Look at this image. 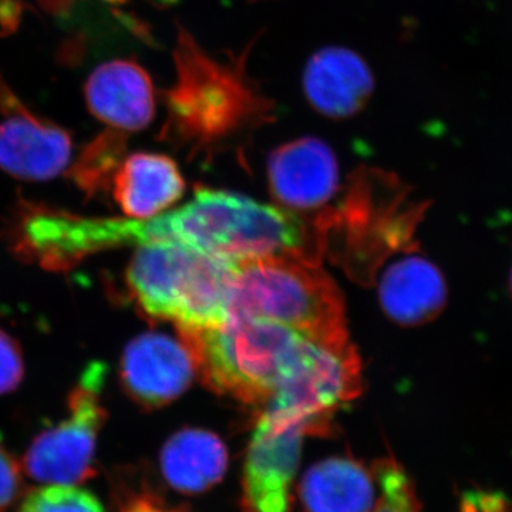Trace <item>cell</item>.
<instances>
[{"instance_id":"ba28073f","label":"cell","mask_w":512,"mask_h":512,"mask_svg":"<svg viewBox=\"0 0 512 512\" xmlns=\"http://www.w3.org/2000/svg\"><path fill=\"white\" fill-rule=\"evenodd\" d=\"M305 436L308 430L298 421L256 413L242 474V512H289Z\"/></svg>"},{"instance_id":"d6986e66","label":"cell","mask_w":512,"mask_h":512,"mask_svg":"<svg viewBox=\"0 0 512 512\" xmlns=\"http://www.w3.org/2000/svg\"><path fill=\"white\" fill-rule=\"evenodd\" d=\"M373 474L380 495L372 512H421L413 481L393 457L377 461Z\"/></svg>"},{"instance_id":"4316f807","label":"cell","mask_w":512,"mask_h":512,"mask_svg":"<svg viewBox=\"0 0 512 512\" xmlns=\"http://www.w3.org/2000/svg\"><path fill=\"white\" fill-rule=\"evenodd\" d=\"M251 2H258V0H251Z\"/></svg>"},{"instance_id":"7a4b0ae2","label":"cell","mask_w":512,"mask_h":512,"mask_svg":"<svg viewBox=\"0 0 512 512\" xmlns=\"http://www.w3.org/2000/svg\"><path fill=\"white\" fill-rule=\"evenodd\" d=\"M138 245L173 241L232 262L305 254L308 231L291 211L234 194L200 187L184 207L136 221ZM312 261V259H311Z\"/></svg>"},{"instance_id":"4fadbf2b","label":"cell","mask_w":512,"mask_h":512,"mask_svg":"<svg viewBox=\"0 0 512 512\" xmlns=\"http://www.w3.org/2000/svg\"><path fill=\"white\" fill-rule=\"evenodd\" d=\"M87 107L114 130L140 131L156 116V90L150 74L134 60L100 64L84 87Z\"/></svg>"},{"instance_id":"d4e9b609","label":"cell","mask_w":512,"mask_h":512,"mask_svg":"<svg viewBox=\"0 0 512 512\" xmlns=\"http://www.w3.org/2000/svg\"><path fill=\"white\" fill-rule=\"evenodd\" d=\"M106 2H111V3H123V2H126V0H106Z\"/></svg>"},{"instance_id":"484cf974","label":"cell","mask_w":512,"mask_h":512,"mask_svg":"<svg viewBox=\"0 0 512 512\" xmlns=\"http://www.w3.org/2000/svg\"><path fill=\"white\" fill-rule=\"evenodd\" d=\"M510 291H511V296H512V269L510 272Z\"/></svg>"},{"instance_id":"ffe728a7","label":"cell","mask_w":512,"mask_h":512,"mask_svg":"<svg viewBox=\"0 0 512 512\" xmlns=\"http://www.w3.org/2000/svg\"><path fill=\"white\" fill-rule=\"evenodd\" d=\"M18 512H106L99 498L77 485H45L25 495Z\"/></svg>"},{"instance_id":"ac0fdd59","label":"cell","mask_w":512,"mask_h":512,"mask_svg":"<svg viewBox=\"0 0 512 512\" xmlns=\"http://www.w3.org/2000/svg\"><path fill=\"white\" fill-rule=\"evenodd\" d=\"M126 148V133L107 128L83 148L79 160L69 170L70 178L89 198L103 194L113 184Z\"/></svg>"},{"instance_id":"7402d4cb","label":"cell","mask_w":512,"mask_h":512,"mask_svg":"<svg viewBox=\"0 0 512 512\" xmlns=\"http://www.w3.org/2000/svg\"><path fill=\"white\" fill-rule=\"evenodd\" d=\"M23 484L22 468L16 458L9 453L8 448L0 443V512H6L19 498H22Z\"/></svg>"},{"instance_id":"9a60e30c","label":"cell","mask_w":512,"mask_h":512,"mask_svg":"<svg viewBox=\"0 0 512 512\" xmlns=\"http://www.w3.org/2000/svg\"><path fill=\"white\" fill-rule=\"evenodd\" d=\"M184 178L164 154L136 153L124 158L114 175V200L127 217L148 220L183 197Z\"/></svg>"},{"instance_id":"cb8c5ba5","label":"cell","mask_w":512,"mask_h":512,"mask_svg":"<svg viewBox=\"0 0 512 512\" xmlns=\"http://www.w3.org/2000/svg\"><path fill=\"white\" fill-rule=\"evenodd\" d=\"M43 8L52 10V12H59L60 9L67 8L70 5V0H39Z\"/></svg>"},{"instance_id":"6da1fadb","label":"cell","mask_w":512,"mask_h":512,"mask_svg":"<svg viewBox=\"0 0 512 512\" xmlns=\"http://www.w3.org/2000/svg\"><path fill=\"white\" fill-rule=\"evenodd\" d=\"M254 43L217 57L178 25L175 82L163 92L165 140L197 153L227 146L274 121L275 101L248 72Z\"/></svg>"},{"instance_id":"2e32d148","label":"cell","mask_w":512,"mask_h":512,"mask_svg":"<svg viewBox=\"0 0 512 512\" xmlns=\"http://www.w3.org/2000/svg\"><path fill=\"white\" fill-rule=\"evenodd\" d=\"M375 474L350 457H332L306 471L299 497L306 512H372Z\"/></svg>"},{"instance_id":"44dd1931","label":"cell","mask_w":512,"mask_h":512,"mask_svg":"<svg viewBox=\"0 0 512 512\" xmlns=\"http://www.w3.org/2000/svg\"><path fill=\"white\" fill-rule=\"evenodd\" d=\"M25 376V362L18 340L0 329V396L18 389Z\"/></svg>"},{"instance_id":"7c38bea8","label":"cell","mask_w":512,"mask_h":512,"mask_svg":"<svg viewBox=\"0 0 512 512\" xmlns=\"http://www.w3.org/2000/svg\"><path fill=\"white\" fill-rule=\"evenodd\" d=\"M272 195L298 210L319 207L338 188V163L328 144L303 137L276 148L268 161Z\"/></svg>"},{"instance_id":"8fae6325","label":"cell","mask_w":512,"mask_h":512,"mask_svg":"<svg viewBox=\"0 0 512 512\" xmlns=\"http://www.w3.org/2000/svg\"><path fill=\"white\" fill-rule=\"evenodd\" d=\"M302 83L308 103L330 119L355 116L375 93V76L369 64L343 46L322 47L312 55Z\"/></svg>"},{"instance_id":"603a6c76","label":"cell","mask_w":512,"mask_h":512,"mask_svg":"<svg viewBox=\"0 0 512 512\" xmlns=\"http://www.w3.org/2000/svg\"><path fill=\"white\" fill-rule=\"evenodd\" d=\"M22 5L18 0H0V30L13 32L19 25Z\"/></svg>"},{"instance_id":"52a82bcc","label":"cell","mask_w":512,"mask_h":512,"mask_svg":"<svg viewBox=\"0 0 512 512\" xmlns=\"http://www.w3.org/2000/svg\"><path fill=\"white\" fill-rule=\"evenodd\" d=\"M360 360L352 345L343 348L309 340L291 375L261 412L303 424L309 434L330 433L338 410L362 393ZM259 413V412H258Z\"/></svg>"},{"instance_id":"277c9868","label":"cell","mask_w":512,"mask_h":512,"mask_svg":"<svg viewBox=\"0 0 512 512\" xmlns=\"http://www.w3.org/2000/svg\"><path fill=\"white\" fill-rule=\"evenodd\" d=\"M244 318L279 323L333 348L350 345L342 293L318 262L301 255L238 262L229 320Z\"/></svg>"},{"instance_id":"e0dca14e","label":"cell","mask_w":512,"mask_h":512,"mask_svg":"<svg viewBox=\"0 0 512 512\" xmlns=\"http://www.w3.org/2000/svg\"><path fill=\"white\" fill-rule=\"evenodd\" d=\"M160 464L171 488L184 494H198L210 490L224 477L228 451L217 434L184 429L164 444Z\"/></svg>"},{"instance_id":"8992f818","label":"cell","mask_w":512,"mask_h":512,"mask_svg":"<svg viewBox=\"0 0 512 512\" xmlns=\"http://www.w3.org/2000/svg\"><path fill=\"white\" fill-rule=\"evenodd\" d=\"M107 367L87 365L67 397V416L52 429L42 431L23 457V470L46 485H79L96 474L99 433L107 420L101 393Z\"/></svg>"},{"instance_id":"9c48e42d","label":"cell","mask_w":512,"mask_h":512,"mask_svg":"<svg viewBox=\"0 0 512 512\" xmlns=\"http://www.w3.org/2000/svg\"><path fill=\"white\" fill-rule=\"evenodd\" d=\"M0 168L18 180L47 181L70 164L69 131L36 116L0 80Z\"/></svg>"},{"instance_id":"5bb4252c","label":"cell","mask_w":512,"mask_h":512,"mask_svg":"<svg viewBox=\"0 0 512 512\" xmlns=\"http://www.w3.org/2000/svg\"><path fill=\"white\" fill-rule=\"evenodd\" d=\"M380 303L390 319L403 326L426 325L447 305L446 279L421 255L404 256L387 268L379 288Z\"/></svg>"},{"instance_id":"3957f363","label":"cell","mask_w":512,"mask_h":512,"mask_svg":"<svg viewBox=\"0 0 512 512\" xmlns=\"http://www.w3.org/2000/svg\"><path fill=\"white\" fill-rule=\"evenodd\" d=\"M238 262L202 254L173 241L138 245L126 271L128 295L151 320L177 329L227 325Z\"/></svg>"},{"instance_id":"30bf717a","label":"cell","mask_w":512,"mask_h":512,"mask_svg":"<svg viewBox=\"0 0 512 512\" xmlns=\"http://www.w3.org/2000/svg\"><path fill=\"white\" fill-rule=\"evenodd\" d=\"M197 375L183 340L163 333H144L131 340L120 363V383L144 410H157L177 400Z\"/></svg>"},{"instance_id":"5b68a950","label":"cell","mask_w":512,"mask_h":512,"mask_svg":"<svg viewBox=\"0 0 512 512\" xmlns=\"http://www.w3.org/2000/svg\"><path fill=\"white\" fill-rule=\"evenodd\" d=\"M197 375L215 393L261 412L291 375L309 340L279 323L229 320L222 328L178 329Z\"/></svg>"}]
</instances>
